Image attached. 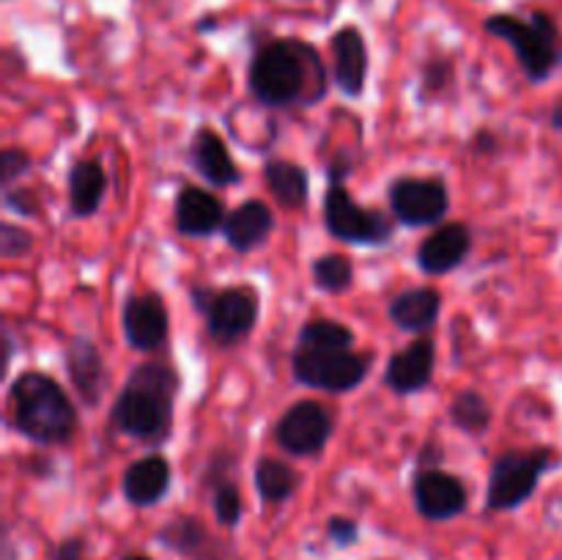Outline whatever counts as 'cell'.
<instances>
[{"label": "cell", "mask_w": 562, "mask_h": 560, "mask_svg": "<svg viewBox=\"0 0 562 560\" xmlns=\"http://www.w3.org/2000/svg\"><path fill=\"white\" fill-rule=\"evenodd\" d=\"M247 86L267 108H313L327 97L329 71L313 44L302 38H272L256 49Z\"/></svg>", "instance_id": "cell-1"}, {"label": "cell", "mask_w": 562, "mask_h": 560, "mask_svg": "<svg viewBox=\"0 0 562 560\" xmlns=\"http://www.w3.org/2000/svg\"><path fill=\"white\" fill-rule=\"evenodd\" d=\"M176 395H179V377L173 368L162 362H143L126 377L110 412V423L126 437L162 443L173 428Z\"/></svg>", "instance_id": "cell-2"}, {"label": "cell", "mask_w": 562, "mask_h": 560, "mask_svg": "<svg viewBox=\"0 0 562 560\" xmlns=\"http://www.w3.org/2000/svg\"><path fill=\"white\" fill-rule=\"evenodd\" d=\"M14 426L38 445H64L77 432V412L66 390L42 371H25L9 390Z\"/></svg>", "instance_id": "cell-3"}, {"label": "cell", "mask_w": 562, "mask_h": 560, "mask_svg": "<svg viewBox=\"0 0 562 560\" xmlns=\"http://www.w3.org/2000/svg\"><path fill=\"white\" fill-rule=\"evenodd\" d=\"M483 31L510 44L530 82L549 80L562 66V33L547 11H532L530 16L492 14L483 22Z\"/></svg>", "instance_id": "cell-4"}, {"label": "cell", "mask_w": 562, "mask_h": 560, "mask_svg": "<svg viewBox=\"0 0 562 560\" xmlns=\"http://www.w3.org/2000/svg\"><path fill=\"white\" fill-rule=\"evenodd\" d=\"M560 464L554 448L508 450L499 453L492 464L486 489L488 511H516L536 494L543 472Z\"/></svg>", "instance_id": "cell-5"}, {"label": "cell", "mask_w": 562, "mask_h": 560, "mask_svg": "<svg viewBox=\"0 0 562 560\" xmlns=\"http://www.w3.org/2000/svg\"><path fill=\"white\" fill-rule=\"evenodd\" d=\"M373 357L355 349H313V346H294L291 371L305 388L324 390V393H349L366 382Z\"/></svg>", "instance_id": "cell-6"}, {"label": "cell", "mask_w": 562, "mask_h": 560, "mask_svg": "<svg viewBox=\"0 0 562 560\" xmlns=\"http://www.w3.org/2000/svg\"><path fill=\"white\" fill-rule=\"evenodd\" d=\"M324 223L340 242L362 247L387 245L393 239V220L379 209H366L351 198L344 181H329L324 195Z\"/></svg>", "instance_id": "cell-7"}, {"label": "cell", "mask_w": 562, "mask_h": 560, "mask_svg": "<svg viewBox=\"0 0 562 560\" xmlns=\"http://www.w3.org/2000/svg\"><path fill=\"white\" fill-rule=\"evenodd\" d=\"M335 432V417L318 401H296L280 415L274 439L291 456H316L327 448Z\"/></svg>", "instance_id": "cell-8"}, {"label": "cell", "mask_w": 562, "mask_h": 560, "mask_svg": "<svg viewBox=\"0 0 562 560\" xmlns=\"http://www.w3.org/2000/svg\"><path fill=\"white\" fill-rule=\"evenodd\" d=\"M387 198L395 220L401 225H409V228L439 223L450 209L448 184L437 176H431V179H420V176L395 179L390 184Z\"/></svg>", "instance_id": "cell-9"}, {"label": "cell", "mask_w": 562, "mask_h": 560, "mask_svg": "<svg viewBox=\"0 0 562 560\" xmlns=\"http://www.w3.org/2000/svg\"><path fill=\"white\" fill-rule=\"evenodd\" d=\"M258 291L250 285H231V289H217L212 307L206 311L209 335L220 346H234L252 333L258 322Z\"/></svg>", "instance_id": "cell-10"}, {"label": "cell", "mask_w": 562, "mask_h": 560, "mask_svg": "<svg viewBox=\"0 0 562 560\" xmlns=\"http://www.w3.org/2000/svg\"><path fill=\"white\" fill-rule=\"evenodd\" d=\"M412 500L420 516L431 522H448L464 514L470 494H467L464 481L453 472H445L439 467H420L412 481Z\"/></svg>", "instance_id": "cell-11"}, {"label": "cell", "mask_w": 562, "mask_h": 560, "mask_svg": "<svg viewBox=\"0 0 562 560\" xmlns=\"http://www.w3.org/2000/svg\"><path fill=\"white\" fill-rule=\"evenodd\" d=\"M170 318L159 294H135L124 305L126 344L137 351H157L168 340Z\"/></svg>", "instance_id": "cell-12"}, {"label": "cell", "mask_w": 562, "mask_h": 560, "mask_svg": "<svg viewBox=\"0 0 562 560\" xmlns=\"http://www.w3.org/2000/svg\"><path fill=\"white\" fill-rule=\"evenodd\" d=\"M437 346L431 338H415L406 349L395 351L384 368V384L398 395L420 393L434 379Z\"/></svg>", "instance_id": "cell-13"}, {"label": "cell", "mask_w": 562, "mask_h": 560, "mask_svg": "<svg viewBox=\"0 0 562 560\" xmlns=\"http://www.w3.org/2000/svg\"><path fill=\"white\" fill-rule=\"evenodd\" d=\"M329 49H333L335 86L346 97H360L368 80V44L362 31L357 25H344L333 33Z\"/></svg>", "instance_id": "cell-14"}, {"label": "cell", "mask_w": 562, "mask_h": 560, "mask_svg": "<svg viewBox=\"0 0 562 560\" xmlns=\"http://www.w3.org/2000/svg\"><path fill=\"white\" fill-rule=\"evenodd\" d=\"M472 250V231L464 223H445L417 247V267L426 275H448L467 261Z\"/></svg>", "instance_id": "cell-15"}, {"label": "cell", "mask_w": 562, "mask_h": 560, "mask_svg": "<svg viewBox=\"0 0 562 560\" xmlns=\"http://www.w3.org/2000/svg\"><path fill=\"white\" fill-rule=\"evenodd\" d=\"M66 371H69L71 388L82 399V404L97 406L108 390V368H104L102 351L88 338H71L66 346Z\"/></svg>", "instance_id": "cell-16"}, {"label": "cell", "mask_w": 562, "mask_h": 560, "mask_svg": "<svg viewBox=\"0 0 562 560\" xmlns=\"http://www.w3.org/2000/svg\"><path fill=\"white\" fill-rule=\"evenodd\" d=\"M225 217L223 201L203 187H184L176 198L173 220L181 236H212L223 228Z\"/></svg>", "instance_id": "cell-17"}, {"label": "cell", "mask_w": 562, "mask_h": 560, "mask_svg": "<svg viewBox=\"0 0 562 560\" xmlns=\"http://www.w3.org/2000/svg\"><path fill=\"white\" fill-rule=\"evenodd\" d=\"M157 541L192 560H236L234 555H223V547L195 516H173L165 522L157 533Z\"/></svg>", "instance_id": "cell-18"}, {"label": "cell", "mask_w": 562, "mask_h": 560, "mask_svg": "<svg viewBox=\"0 0 562 560\" xmlns=\"http://www.w3.org/2000/svg\"><path fill=\"white\" fill-rule=\"evenodd\" d=\"M190 159L192 165H195L198 173H201L209 184L214 187L239 184L241 179L239 168H236L225 141L212 130V126H201V130L195 132L190 146Z\"/></svg>", "instance_id": "cell-19"}, {"label": "cell", "mask_w": 562, "mask_h": 560, "mask_svg": "<svg viewBox=\"0 0 562 560\" xmlns=\"http://www.w3.org/2000/svg\"><path fill=\"white\" fill-rule=\"evenodd\" d=\"M124 497L130 500L137 508H148V505H157L159 500L168 494L170 489V464L165 456L148 453L143 459L132 461L124 472Z\"/></svg>", "instance_id": "cell-20"}, {"label": "cell", "mask_w": 562, "mask_h": 560, "mask_svg": "<svg viewBox=\"0 0 562 560\" xmlns=\"http://www.w3.org/2000/svg\"><path fill=\"white\" fill-rule=\"evenodd\" d=\"M274 228L272 209L263 201H245L225 217L223 234L225 242L236 253H250L269 239Z\"/></svg>", "instance_id": "cell-21"}, {"label": "cell", "mask_w": 562, "mask_h": 560, "mask_svg": "<svg viewBox=\"0 0 562 560\" xmlns=\"http://www.w3.org/2000/svg\"><path fill=\"white\" fill-rule=\"evenodd\" d=\"M442 311V294L431 285H417V289L401 291L390 302V322L404 333H426L437 324Z\"/></svg>", "instance_id": "cell-22"}, {"label": "cell", "mask_w": 562, "mask_h": 560, "mask_svg": "<svg viewBox=\"0 0 562 560\" xmlns=\"http://www.w3.org/2000/svg\"><path fill=\"white\" fill-rule=\"evenodd\" d=\"M108 192V176L99 159H80L69 170V209L75 217L86 220L99 212Z\"/></svg>", "instance_id": "cell-23"}, {"label": "cell", "mask_w": 562, "mask_h": 560, "mask_svg": "<svg viewBox=\"0 0 562 560\" xmlns=\"http://www.w3.org/2000/svg\"><path fill=\"white\" fill-rule=\"evenodd\" d=\"M263 179H267L269 192L285 209H302L307 203L311 179H307V170L302 165L289 163V159H267L263 163Z\"/></svg>", "instance_id": "cell-24"}, {"label": "cell", "mask_w": 562, "mask_h": 560, "mask_svg": "<svg viewBox=\"0 0 562 560\" xmlns=\"http://www.w3.org/2000/svg\"><path fill=\"white\" fill-rule=\"evenodd\" d=\"M252 481H256L258 494H261L263 503H285L291 494L300 489V472L291 464H285L283 459H272V456H263L256 461V472H252Z\"/></svg>", "instance_id": "cell-25"}, {"label": "cell", "mask_w": 562, "mask_h": 560, "mask_svg": "<svg viewBox=\"0 0 562 560\" xmlns=\"http://www.w3.org/2000/svg\"><path fill=\"white\" fill-rule=\"evenodd\" d=\"M450 421L461 432L477 437V434H486L488 426H492V406L477 390H461L453 404H450Z\"/></svg>", "instance_id": "cell-26"}, {"label": "cell", "mask_w": 562, "mask_h": 560, "mask_svg": "<svg viewBox=\"0 0 562 560\" xmlns=\"http://www.w3.org/2000/svg\"><path fill=\"white\" fill-rule=\"evenodd\" d=\"M313 280L327 294H344L355 283V264L340 253H324L313 261Z\"/></svg>", "instance_id": "cell-27"}, {"label": "cell", "mask_w": 562, "mask_h": 560, "mask_svg": "<svg viewBox=\"0 0 562 560\" xmlns=\"http://www.w3.org/2000/svg\"><path fill=\"white\" fill-rule=\"evenodd\" d=\"M296 344L313 346V349H351L355 333L346 324L333 322V318H313L300 329Z\"/></svg>", "instance_id": "cell-28"}, {"label": "cell", "mask_w": 562, "mask_h": 560, "mask_svg": "<svg viewBox=\"0 0 562 560\" xmlns=\"http://www.w3.org/2000/svg\"><path fill=\"white\" fill-rule=\"evenodd\" d=\"M214 516L223 527H236L241 519V494L234 481H217L212 494Z\"/></svg>", "instance_id": "cell-29"}, {"label": "cell", "mask_w": 562, "mask_h": 560, "mask_svg": "<svg viewBox=\"0 0 562 560\" xmlns=\"http://www.w3.org/2000/svg\"><path fill=\"white\" fill-rule=\"evenodd\" d=\"M31 247H33L31 231L14 223L0 225V253H3V258L25 256V253H31Z\"/></svg>", "instance_id": "cell-30"}, {"label": "cell", "mask_w": 562, "mask_h": 560, "mask_svg": "<svg viewBox=\"0 0 562 560\" xmlns=\"http://www.w3.org/2000/svg\"><path fill=\"white\" fill-rule=\"evenodd\" d=\"M450 80H453V64L448 58H434L423 69V97L442 93L450 86Z\"/></svg>", "instance_id": "cell-31"}, {"label": "cell", "mask_w": 562, "mask_h": 560, "mask_svg": "<svg viewBox=\"0 0 562 560\" xmlns=\"http://www.w3.org/2000/svg\"><path fill=\"white\" fill-rule=\"evenodd\" d=\"M27 168H31L27 152H22L16 146L3 148V154H0V181H3V190H9L22 173H27Z\"/></svg>", "instance_id": "cell-32"}, {"label": "cell", "mask_w": 562, "mask_h": 560, "mask_svg": "<svg viewBox=\"0 0 562 560\" xmlns=\"http://www.w3.org/2000/svg\"><path fill=\"white\" fill-rule=\"evenodd\" d=\"M3 203L5 209L22 214V217H38V212H42V201L31 187H9V190H3Z\"/></svg>", "instance_id": "cell-33"}, {"label": "cell", "mask_w": 562, "mask_h": 560, "mask_svg": "<svg viewBox=\"0 0 562 560\" xmlns=\"http://www.w3.org/2000/svg\"><path fill=\"white\" fill-rule=\"evenodd\" d=\"M327 536L333 538L338 547H349V544L357 541V522L349 519V516H329Z\"/></svg>", "instance_id": "cell-34"}, {"label": "cell", "mask_w": 562, "mask_h": 560, "mask_svg": "<svg viewBox=\"0 0 562 560\" xmlns=\"http://www.w3.org/2000/svg\"><path fill=\"white\" fill-rule=\"evenodd\" d=\"M82 538H66L58 549H55V560H82Z\"/></svg>", "instance_id": "cell-35"}, {"label": "cell", "mask_w": 562, "mask_h": 560, "mask_svg": "<svg viewBox=\"0 0 562 560\" xmlns=\"http://www.w3.org/2000/svg\"><path fill=\"white\" fill-rule=\"evenodd\" d=\"M499 148V137L492 130H481L475 135V152L477 154H494Z\"/></svg>", "instance_id": "cell-36"}, {"label": "cell", "mask_w": 562, "mask_h": 560, "mask_svg": "<svg viewBox=\"0 0 562 560\" xmlns=\"http://www.w3.org/2000/svg\"><path fill=\"white\" fill-rule=\"evenodd\" d=\"M549 121H552L554 130L562 132V97L558 99V104H554V110H552V115H549Z\"/></svg>", "instance_id": "cell-37"}, {"label": "cell", "mask_w": 562, "mask_h": 560, "mask_svg": "<svg viewBox=\"0 0 562 560\" xmlns=\"http://www.w3.org/2000/svg\"><path fill=\"white\" fill-rule=\"evenodd\" d=\"M11 357H14V338H11V333L5 329V368L11 366Z\"/></svg>", "instance_id": "cell-38"}, {"label": "cell", "mask_w": 562, "mask_h": 560, "mask_svg": "<svg viewBox=\"0 0 562 560\" xmlns=\"http://www.w3.org/2000/svg\"><path fill=\"white\" fill-rule=\"evenodd\" d=\"M124 560H151V558H146V555H126Z\"/></svg>", "instance_id": "cell-39"}]
</instances>
